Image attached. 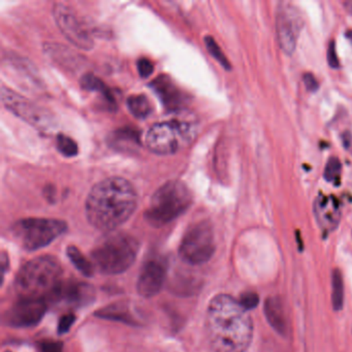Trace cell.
<instances>
[{
    "label": "cell",
    "instance_id": "obj_1",
    "mask_svg": "<svg viewBox=\"0 0 352 352\" xmlns=\"http://www.w3.org/2000/svg\"><path fill=\"white\" fill-rule=\"evenodd\" d=\"M206 331L214 352H245L252 341V319L239 300L218 294L208 306Z\"/></svg>",
    "mask_w": 352,
    "mask_h": 352
},
{
    "label": "cell",
    "instance_id": "obj_2",
    "mask_svg": "<svg viewBox=\"0 0 352 352\" xmlns=\"http://www.w3.org/2000/svg\"><path fill=\"white\" fill-rule=\"evenodd\" d=\"M137 206L138 195L133 184L121 177H111L90 190L86 216L98 230L113 232L131 218Z\"/></svg>",
    "mask_w": 352,
    "mask_h": 352
},
{
    "label": "cell",
    "instance_id": "obj_3",
    "mask_svg": "<svg viewBox=\"0 0 352 352\" xmlns=\"http://www.w3.org/2000/svg\"><path fill=\"white\" fill-rule=\"evenodd\" d=\"M63 267L56 257L38 256L26 263L16 276V290L21 298L45 300L58 292Z\"/></svg>",
    "mask_w": 352,
    "mask_h": 352
},
{
    "label": "cell",
    "instance_id": "obj_4",
    "mask_svg": "<svg viewBox=\"0 0 352 352\" xmlns=\"http://www.w3.org/2000/svg\"><path fill=\"white\" fill-rule=\"evenodd\" d=\"M139 248V242L131 234H113L96 245L91 253L92 263L102 274H121L135 263Z\"/></svg>",
    "mask_w": 352,
    "mask_h": 352
},
{
    "label": "cell",
    "instance_id": "obj_5",
    "mask_svg": "<svg viewBox=\"0 0 352 352\" xmlns=\"http://www.w3.org/2000/svg\"><path fill=\"white\" fill-rule=\"evenodd\" d=\"M192 203L186 184L170 181L157 189L145 211V219L154 228H162L182 215Z\"/></svg>",
    "mask_w": 352,
    "mask_h": 352
},
{
    "label": "cell",
    "instance_id": "obj_6",
    "mask_svg": "<svg viewBox=\"0 0 352 352\" xmlns=\"http://www.w3.org/2000/svg\"><path fill=\"white\" fill-rule=\"evenodd\" d=\"M67 230V223L49 218H26L12 226V234L26 250L44 248Z\"/></svg>",
    "mask_w": 352,
    "mask_h": 352
},
{
    "label": "cell",
    "instance_id": "obj_7",
    "mask_svg": "<svg viewBox=\"0 0 352 352\" xmlns=\"http://www.w3.org/2000/svg\"><path fill=\"white\" fill-rule=\"evenodd\" d=\"M192 127L183 121L172 120L156 123L146 135L148 149L158 155L176 153L192 140Z\"/></svg>",
    "mask_w": 352,
    "mask_h": 352
},
{
    "label": "cell",
    "instance_id": "obj_8",
    "mask_svg": "<svg viewBox=\"0 0 352 352\" xmlns=\"http://www.w3.org/2000/svg\"><path fill=\"white\" fill-rule=\"evenodd\" d=\"M215 252V241L211 224L201 221L188 228L179 248V256L191 265L207 263Z\"/></svg>",
    "mask_w": 352,
    "mask_h": 352
},
{
    "label": "cell",
    "instance_id": "obj_9",
    "mask_svg": "<svg viewBox=\"0 0 352 352\" xmlns=\"http://www.w3.org/2000/svg\"><path fill=\"white\" fill-rule=\"evenodd\" d=\"M1 98L8 110L11 111L16 116L23 119L36 129L40 131H49L54 125L53 117L48 111L30 102L20 94H15L5 86L1 88Z\"/></svg>",
    "mask_w": 352,
    "mask_h": 352
},
{
    "label": "cell",
    "instance_id": "obj_10",
    "mask_svg": "<svg viewBox=\"0 0 352 352\" xmlns=\"http://www.w3.org/2000/svg\"><path fill=\"white\" fill-rule=\"evenodd\" d=\"M53 15L59 30L74 46L86 51L94 48L91 34L71 7L65 3H55Z\"/></svg>",
    "mask_w": 352,
    "mask_h": 352
},
{
    "label": "cell",
    "instance_id": "obj_11",
    "mask_svg": "<svg viewBox=\"0 0 352 352\" xmlns=\"http://www.w3.org/2000/svg\"><path fill=\"white\" fill-rule=\"evenodd\" d=\"M302 24L298 8L287 3H280L276 14V32L280 48L285 54L292 55L296 51Z\"/></svg>",
    "mask_w": 352,
    "mask_h": 352
},
{
    "label": "cell",
    "instance_id": "obj_12",
    "mask_svg": "<svg viewBox=\"0 0 352 352\" xmlns=\"http://www.w3.org/2000/svg\"><path fill=\"white\" fill-rule=\"evenodd\" d=\"M47 311L45 300L21 298L7 313L8 324L14 327H30L38 324Z\"/></svg>",
    "mask_w": 352,
    "mask_h": 352
},
{
    "label": "cell",
    "instance_id": "obj_13",
    "mask_svg": "<svg viewBox=\"0 0 352 352\" xmlns=\"http://www.w3.org/2000/svg\"><path fill=\"white\" fill-rule=\"evenodd\" d=\"M166 267L162 259H150L144 265L138 279L137 289L140 296L149 298L160 294L166 281Z\"/></svg>",
    "mask_w": 352,
    "mask_h": 352
},
{
    "label": "cell",
    "instance_id": "obj_14",
    "mask_svg": "<svg viewBox=\"0 0 352 352\" xmlns=\"http://www.w3.org/2000/svg\"><path fill=\"white\" fill-rule=\"evenodd\" d=\"M315 219L325 232H333L339 226L342 211L339 201L333 195H320L313 205Z\"/></svg>",
    "mask_w": 352,
    "mask_h": 352
},
{
    "label": "cell",
    "instance_id": "obj_15",
    "mask_svg": "<svg viewBox=\"0 0 352 352\" xmlns=\"http://www.w3.org/2000/svg\"><path fill=\"white\" fill-rule=\"evenodd\" d=\"M265 318L276 333L286 336L288 333L287 318L283 302L278 296L267 298L263 306Z\"/></svg>",
    "mask_w": 352,
    "mask_h": 352
},
{
    "label": "cell",
    "instance_id": "obj_16",
    "mask_svg": "<svg viewBox=\"0 0 352 352\" xmlns=\"http://www.w3.org/2000/svg\"><path fill=\"white\" fill-rule=\"evenodd\" d=\"M152 88L158 94L160 100L164 102L166 108L174 110L180 107L184 100L181 90L173 83L170 78L166 77V76H162L155 81L152 82Z\"/></svg>",
    "mask_w": 352,
    "mask_h": 352
},
{
    "label": "cell",
    "instance_id": "obj_17",
    "mask_svg": "<svg viewBox=\"0 0 352 352\" xmlns=\"http://www.w3.org/2000/svg\"><path fill=\"white\" fill-rule=\"evenodd\" d=\"M94 294L96 292L91 285L81 282H73L67 285H63L61 283L58 292H56V294H59L67 302L75 306H83L91 302Z\"/></svg>",
    "mask_w": 352,
    "mask_h": 352
},
{
    "label": "cell",
    "instance_id": "obj_18",
    "mask_svg": "<svg viewBox=\"0 0 352 352\" xmlns=\"http://www.w3.org/2000/svg\"><path fill=\"white\" fill-rule=\"evenodd\" d=\"M139 135L131 129L115 131L110 138V144L118 150H133L140 144Z\"/></svg>",
    "mask_w": 352,
    "mask_h": 352
},
{
    "label": "cell",
    "instance_id": "obj_19",
    "mask_svg": "<svg viewBox=\"0 0 352 352\" xmlns=\"http://www.w3.org/2000/svg\"><path fill=\"white\" fill-rule=\"evenodd\" d=\"M127 107L129 112L138 119L147 118L153 110L149 98L144 94L129 96L127 100Z\"/></svg>",
    "mask_w": 352,
    "mask_h": 352
},
{
    "label": "cell",
    "instance_id": "obj_20",
    "mask_svg": "<svg viewBox=\"0 0 352 352\" xmlns=\"http://www.w3.org/2000/svg\"><path fill=\"white\" fill-rule=\"evenodd\" d=\"M331 302L335 311H340L344 306L343 277L339 270H333L331 274Z\"/></svg>",
    "mask_w": 352,
    "mask_h": 352
},
{
    "label": "cell",
    "instance_id": "obj_21",
    "mask_svg": "<svg viewBox=\"0 0 352 352\" xmlns=\"http://www.w3.org/2000/svg\"><path fill=\"white\" fill-rule=\"evenodd\" d=\"M81 85L85 90L100 92L106 98V100L109 102V104H115L114 98H113L110 90L104 85V82L96 78V76L90 75V74L84 76L81 80Z\"/></svg>",
    "mask_w": 352,
    "mask_h": 352
},
{
    "label": "cell",
    "instance_id": "obj_22",
    "mask_svg": "<svg viewBox=\"0 0 352 352\" xmlns=\"http://www.w3.org/2000/svg\"><path fill=\"white\" fill-rule=\"evenodd\" d=\"M67 255L73 265L77 267L78 271L83 275L90 277L94 274V265L82 254L81 251L75 246H69L67 248Z\"/></svg>",
    "mask_w": 352,
    "mask_h": 352
},
{
    "label": "cell",
    "instance_id": "obj_23",
    "mask_svg": "<svg viewBox=\"0 0 352 352\" xmlns=\"http://www.w3.org/2000/svg\"><path fill=\"white\" fill-rule=\"evenodd\" d=\"M205 44L206 47H207L208 51H209L210 54L214 57V59H216V60L221 65V67H223V69L230 71V69H232L230 61L226 58V55L222 52L221 49L218 46L216 41L214 40L212 36H207V38H205Z\"/></svg>",
    "mask_w": 352,
    "mask_h": 352
},
{
    "label": "cell",
    "instance_id": "obj_24",
    "mask_svg": "<svg viewBox=\"0 0 352 352\" xmlns=\"http://www.w3.org/2000/svg\"><path fill=\"white\" fill-rule=\"evenodd\" d=\"M57 149L65 157H74L78 154V145L72 138L65 135H58L57 137Z\"/></svg>",
    "mask_w": 352,
    "mask_h": 352
},
{
    "label": "cell",
    "instance_id": "obj_25",
    "mask_svg": "<svg viewBox=\"0 0 352 352\" xmlns=\"http://www.w3.org/2000/svg\"><path fill=\"white\" fill-rule=\"evenodd\" d=\"M342 164L340 162L339 158L331 157L327 160V164H325L324 176L325 180L327 182H338L341 176Z\"/></svg>",
    "mask_w": 352,
    "mask_h": 352
},
{
    "label": "cell",
    "instance_id": "obj_26",
    "mask_svg": "<svg viewBox=\"0 0 352 352\" xmlns=\"http://www.w3.org/2000/svg\"><path fill=\"white\" fill-rule=\"evenodd\" d=\"M239 302L247 311L252 310L258 306L259 296L255 292H246V294H242Z\"/></svg>",
    "mask_w": 352,
    "mask_h": 352
},
{
    "label": "cell",
    "instance_id": "obj_27",
    "mask_svg": "<svg viewBox=\"0 0 352 352\" xmlns=\"http://www.w3.org/2000/svg\"><path fill=\"white\" fill-rule=\"evenodd\" d=\"M138 71L142 78H148L154 71V65L149 59L141 58L138 61Z\"/></svg>",
    "mask_w": 352,
    "mask_h": 352
},
{
    "label": "cell",
    "instance_id": "obj_28",
    "mask_svg": "<svg viewBox=\"0 0 352 352\" xmlns=\"http://www.w3.org/2000/svg\"><path fill=\"white\" fill-rule=\"evenodd\" d=\"M327 63L331 69H338L340 65L337 51H336V45L333 42L329 43V48H327Z\"/></svg>",
    "mask_w": 352,
    "mask_h": 352
},
{
    "label": "cell",
    "instance_id": "obj_29",
    "mask_svg": "<svg viewBox=\"0 0 352 352\" xmlns=\"http://www.w3.org/2000/svg\"><path fill=\"white\" fill-rule=\"evenodd\" d=\"M76 317L73 314H67L65 316L61 317L60 321L58 324V333L60 335L63 333H67L71 329L73 323L75 322Z\"/></svg>",
    "mask_w": 352,
    "mask_h": 352
},
{
    "label": "cell",
    "instance_id": "obj_30",
    "mask_svg": "<svg viewBox=\"0 0 352 352\" xmlns=\"http://www.w3.org/2000/svg\"><path fill=\"white\" fill-rule=\"evenodd\" d=\"M302 81H304L305 86H306L308 91L316 92L318 90V81H317L316 78L314 77L313 74H305L304 77H302Z\"/></svg>",
    "mask_w": 352,
    "mask_h": 352
},
{
    "label": "cell",
    "instance_id": "obj_31",
    "mask_svg": "<svg viewBox=\"0 0 352 352\" xmlns=\"http://www.w3.org/2000/svg\"><path fill=\"white\" fill-rule=\"evenodd\" d=\"M43 348H44V352H61V348L63 345L57 342H48V343L43 344Z\"/></svg>",
    "mask_w": 352,
    "mask_h": 352
},
{
    "label": "cell",
    "instance_id": "obj_32",
    "mask_svg": "<svg viewBox=\"0 0 352 352\" xmlns=\"http://www.w3.org/2000/svg\"><path fill=\"white\" fill-rule=\"evenodd\" d=\"M343 6L346 11H347L350 15H352V1H344Z\"/></svg>",
    "mask_w": 352,
    "mask_h": 352
},
{
    "label": "cell",
    "instance_id": "obj_33",
    "mask_svg": "<svg viewBox=\"0 0 352 352\" xmlns=\"http://www.w3.org/2000/svg\"><path fill=\"white\" fill-rule=\"evenodd\" d=\"M7 352H11V351H7Z\"/></svg>",
    "mask_w": 352,
    "mask_h": 352
}]
</instances>
